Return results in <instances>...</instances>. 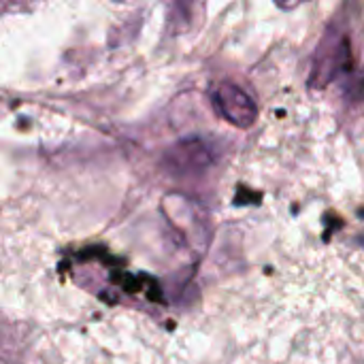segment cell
Masks as SVG:
<instances>
[{
	"label": "cell",
	"instance_id": "1",
	"mask_svg": "<svg viewBox=\"0 0 364 364\" xmlns=\"http://www.w3.org/2000/svg\"><path fill=\"white\" fill-rule=\"evenodd\" d=\"M213 107L228 124L241 130L252 128L258 119V107L254 98L235 83H220L213 90Z\"/></svg>",
	"mask_w": 364,
	"mask_h": 364
},
{
	"label": "cell",
	"instance_id": "2",
	"mask_svg": "<svg viewBox=\"0 0 364 364\" xmlns=\"http://www.w3.org/2000/svg\"><path fill=\"white\" fill-rule=\"evenodd\" d=\"M164 160L175 173H198V171H205L207 166H211L213 156L205 141L183 139L166 151Z\"/></svg>",
	"mask_w": 364,
	"mask_h": 364
}]
</instances>
